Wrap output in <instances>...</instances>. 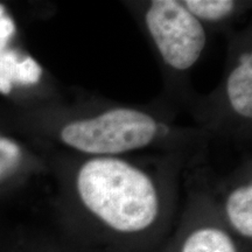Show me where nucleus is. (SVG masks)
<instances>
[{
    "label": "nucleus",
    "mask_w": 252,
    "mask_h": 252,
    "mask_svg": "<svg viewBox=\"0 0 252 252\" xmlns=\"http://www.w3.org/2000/svg\"><path fill=\"white\" fill-rule=\"evenodd\" d=\"M76 187L84 206L117 231L137 232L149 228L159 212L152 179L118 158L88 160L77 173Z\"/></svg>",
    "instance_id": "f257e3e1"
},
{
    "label": "nucleus",
    "mask_w": 252,
    "mask_h": 252,
    "mask_svg": "<svg viewBox=\"0 0 252 252\" xmlns=\"http://www.w3.org/2000/svg\"><path fill=\"white\" fill-rule=\"evenodd\" d=\"M157 132L156 119L149 113L118 108L69 123L60 132V138L78 152L112 157L143 149L152 143Z\"/></svg>",
    "instance_id": "f03ea898"
},
{
    "label": "nucleus",
    "mask_w": 252,
    "mask_h": 252,
    "mask_svg": "<svg viewBox=\"0 0 252 252\" xmlns=\"http://www.w3.org/2000/svg\"><path fill=\"white\" fill-rule=\"evenodd\" d=\"M145 19L163 61L176 70L193 67L206 46L201 21L175 0L152 1Z\"/></svg>",
    "instance_id": "7ed1b4c3"
},
{
    "label": "nucleus",
    "mask_w": 252,
    "mask_h": 252,
    "mask_svg": "<svg viewBox=\"0 0 252 252\" xmlns=\"http://www.w3.org/2000/svg\"><path fill=\"white\" fill-rule=\"evenodd\" d=\"M226 94L231 108L237 115L252 117V55L245 53L230 72L226 81Z\"/></svg>",
    "instance_id": "20e7f679"
},
{
    "label": "nucleus",
    "mask_w": 252,
    "mask_h": 252,
    "mask_svg": "<svg viewBox=\"0 0 252 252\" xmlns=\"http://www.w3.org/2000/svg\"><path fill=\"white\" fill-rule=\"evenodd\" d=\"M226 215L231 225L244 237L252 236V185L236 188L226 200Z\"/></svg>",
    "instance_id": "39448f33"
},
{
    "label": "nucleus",
    "mask_w": 252,
    "mask_h": 252,
    "mask_svg": "<svg viewBox=\"0 0 252 252\" xmlns=\"http://www.w3.org/2000/svg\"><path fill=\"white\" fill-rule=\"evenodd\" d=\"M181 252H236V248L222 230L202 228L186 239Z\"/></svg>",
    "instance_id": "423d86ee"
},
{
    "label": "nucleus",
    "mask_w": 252,
    "mask_h": 252,
    "mask_svg": "<svg viewBox=\"0 0 252 252\" xmlns=\"http://www.w3.org/2000/svg\"><path fill=\"white\" fill-rule=\"evenodd\" d=\"M182 4L197 20L208 21L222 20L235 8L231 0H187Z\"/></svg>",
    "instance_id": "0eeeda50"
},
{
    "label": "nucleus",
    "mask_w": 252,
    "mask_h": 252,
    "mask_svg": "<svg viewBox=\"0 0 252 252\" xmlns=\"http://www.w3.org/2000/svg\"><path fill=\"white\" fill-rule=\"evenodd\" d=\"M19 58L17 53L12 50H4L0 53V93L8 94L13 84L17 83V67Z\"/></svg>",
    "instance_id": "6e6552de"
},
{
    "label": "nucleus",
    "mask_w": 252,
    "mask_h": 252,
    "mask_svg": "<svg viewBox=\"0 0 252 252\" xmlns=\"http://www.w3.org/2000/svg\"><path fill=\"white\" fill-rule=\"evenodd\" d=\"M42 76V69L35 60L32 58L20 59L17 67V83L35 84Z\"/></svg>",
    "instance_id": "1a4fd4ad"
},
{
    "label": "nucleus",
    "mask_w": 252,
    "mask_h": 252,
    "mask_svg": "<svg viewBox=\"0 0 252 252\" xmlns=\"http://www.w3.org/2000/svg\"><path fill=\"white\" fill-rule=\"evenodd\" d=\"M20 158V150L13 141L0 138V178L13 168Z\"/></svg>",
    "instance_id": "9d476101"
},
{
    "label": "nucleus",
    "mask_w": 252,
    "mask_h": 252,
    "mask_svg": "<svg viewBox=\"0 0 252 252\" xmlns=\"http://www.w3.org/2000/svg\"><path fill=\"white\" fill-rule=\"evenodd\" d=\"M14 32L15 26L13 20L7 15H4L0 19V53L4 52L8 40L13 35Z\"/></svg>",
    "instance_id": "9b49d317"
},
{
    "label": "nucleus",
    "mask_w": 252,
    "mask_h": 252,
    "mask_svg": "<svg viewBox=\"0 0 252 252\" xmlns=\"http://www.w3.org/2000/svg\"><path fill=\"white\" fill-rule=\"evenodd\" d=\"M4 15H6L5 14V8H4V6L0 5V19L4 17Z\"/></svg>",
    "instance_id": "f8f14e48"
}]
</instances>
